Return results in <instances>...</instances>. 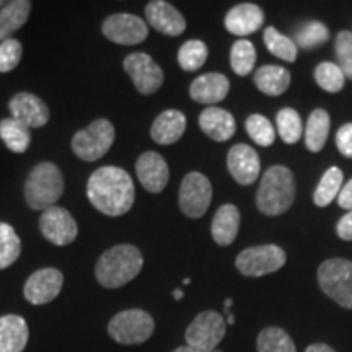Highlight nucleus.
<instances>
[{
    "instance_id": "f257e3e1",
    "label": "nucleus",
    "mask_w": 352,
    "mask_h": 352,
    "mask_svg": "<svg viewBox=\"0 0 352 352\" xmlns=\"http://www.w3.org/2000/svg\"><path fill=\"white\" fill-rule=\"evenodd\" d=\"M87 197L103 215L121 217L134 206V182L120 166H101L88 178Z\"/></svg>"
},
{
    "instance_id": "f03ea898",
    "label": "nucleus",
    "mask_w": 352,
    "mask_h": 352,
    "mask_svg": "<svg viewBox=\"0 0 352 352\" xmlns=\"http://www.w3.org/2000/svg\"><path fill=\"white\" fill-rule=\"evenodd\" d=\"M144 267V256L134 245H116L98 258L95 276L100 285L120 289L139 276Z\"/></svg>"
},
{
    "instance_id": "7ed1b4c3",
    "label": "nucleus",
    "mask_w": 352,
    "mask_h": 352,
    "mask_svg": "<svg viewBox=\"0 0 352 352\" xmlns=\"http://www.w3.org/2000/svg\"><path fill=\"white\" fill-rule=\"evenodd\" d=\"M296 201V178L287 166L274 165L266 170L256 191V208L261 214L276 217L292 208Z\"/></svg>"
},
{
    "instance_id": "20e7f679",
    "label": "nucleus",
    "mask_w": 352,
    "mask_h": 352,
    "mask_svg": "<svg viewBox=\"0 0 352 352\" xmlns=\"http://www.w3.org/2000/svg\"><path fill=\"white\" fill-rule=\"evenodd\" d=\"M64 195V176L59 166L51 162L38 164L30 171L25 183V199L30 209L46 210L56 206Z\"/></svg>"
},
{
    "instance_id": "39448f33",
    "label": "nucleus",
    "mask_w": 352,
    "mask_h": 352,
    "mask_svg": "<svg viewBox=\"0 0 352 352\" xmlns=\"http://www.w3.org/2000/svg\"><path fill=\"white\" fill-rule=\"evenodd\" d=\"M155 331L152 315L139 308H129L114 315L108 323V334L122 346H138L148 341Z\"/></svg>"
},
{
    "instance_id": "423d86ee",
    "label": "nucleus",
    "mask_w": 352,
    "mask_h": 352,
    "mask_svg": "<svg viewBox=\"0 0 352 352\" xmlns=\"http://www.w3.org/2000/svg\"><path fill=\"white\" fill-rule=\"evenodd\" d=\"M318 284L323 294L342 308L352 310V263L331 258L320 264Z\"/></svg>"
},
{
    "instance_id": "0eeeda50",
    "label": "nucleus",
    "mask_w": 352,
    "mask_h": 352,
    "mask_svg": "<svg viewBox=\"0 0 352 352\" xmlns=\"http://www.w3.org/2000/svg\"><path fill=\"white\" fill-rule=\"evenodd\" d=\"M116 138L111 121L100 118L72 138V151L83 162H96L108 153Z\"/></svg>"
},
{
    "instance_id": "6e6552de",
    "label": "nucleus",
    "mask_w": 352,
    "mask_h": 352,
    "mask_svg": "<svg viewBox=\"0 0 352 352\" xmlns=\"http://www.w3.org/2000/svg\"><path fill=\"white\" fill-rule=\"evenodd\" d=\"M287 254L277 245H259L246 248L235 259V267L246 277H261L279 271Z\"/></svg>"
},
{
    "instance_id": "1a4fd4ad",
    "label": "nucleus",
    "mask_w": 352,
    "mask_h": 352,
    "mask_svg": "<svg viewBox=\"0 0 352 352\" xmlns=\"http://www.w3.org/2000/svg\"><path fill=\"white\" fill-rule=\"evenodd\" d=\"M227 323L222 315L214 310L201 311L186 328L184 340L195 349L212 352L226 338Z\"/></svg>"
},
{
    "instance_id": "9d476101",
    "label": "nucleus",
    "mask_w": 352,
    "mask_h": 352,
    "mask_svg": "<svg viewBox=\"0 0 352 352\" xmlns=\"http://www.w3.org/2000/svg\"><path fill=\"white\" fill-rule=\"evenodd\" d=\"M212 201V184L208 176L199 171H191L183 178L179 186L178 206L189 219H201L208 212Z\"/></svg>"
},
{
    "instance_id": "9b49d317",
    "label": "nucleus",
    "mask_w": 352,
    "mask_h": 352,
    "mask_svg": "<svg viewBox=\"0 0 352 352\" xmlns=\"http://www.w3.org/2000/svg\"><path fill=\"white\" fill-rule=\"evenodd\" d=\"M140 95H152L164 85V70L145 52H132L122 63Z\"/></svg>"
},
{
    "instance_id": "f8f14e48",
    "label": "nucleus",
    "mask_w": 352,
    "mask_h": 352,
    "mask_svg": "<svg viewBox=\"0 0 352 352\" xmlns=\"http://www.w3.org/2000/svg\"><path fill=\"white\" fill-rule=\"evenodd\" d=\"M101 32L111 43L134 46L147 39L148 26L142 19L131 13H114L103 21Z\"/></svg>"
},
{
    "instance_id": "ddd939ff",
    "label": "nucleus",
    "mask_w": 352,
    "mask_h": 352,
    "mask_svg": "<svg viewBox=\"0 0 352 352\" xmlns=\"http://www.w3.org/2000/svg\"><path fill=\"white\" fill-rule=\"evenodd\" d=\"M39 230L47 241L56 246H67L76 241L78 227L76 219L67 209L52 206L46 209L39 217Z\"/></svg>"
},
{
    "instance_id": "4468645a",
    "label": "nucleus",
    "mask_w": 352,
    "mask_h": 352,
    "mask_svg": "<svg viewBox=\"0 0 352 352\" xmlns=\"http://www.w3.org/2000/svg\"><path fill=\"white\" fill-rule=\"evenodd\" d=\"M64 285V274L56 267H43L25 283L23 296L32 305H46L57 298Z\"/></svg>"
},
{
    "instance_id": "2eb2a0df",
    "label": "nucleus",
    "mask_w": 352,
    "mask_h": 352,
    "mask_svg": "<svg viewBox=\"0 0 352 352\" xmlns=\"http://www.w3.org/2000/svg\"><path fill=\"white\" fill-rule=\"evenodd\" d=\"M227 168L236 183L241 186H250L258 179L261 162L254 148L245 144H236L228 151Z\"/></svg>"
},
{
    "instance_id": "dca6fc26",
    "label": "nucleus",
    "mask_w": 352,
    "mask_h": 352,
    "mask_svg": "<svg viewBox=\"0 0 352 352\" xmlns=\"http://www.w3.org/2000/svg\"><path fill=\"white\" fill-rule=\"evenodd\" d=\"M13 120L20 121L28 129H38L47 124L50 121V108L41 98L28 91H20L8 103Z\"/></svg>"
},
{
    "instance_id": "f3484780",
    "label": "nucleus",
    "mask_w": 352,
    "mask_h": 352,
    "mask_svg": "<svg viewBox=\"0 0 352 352\" xmlns=\"http://www.w3.org/2000/svg\"><path fill=\"white\" fill-rule=\"evenodd\" d=\"M135 175L148 192L158 195L166 188L170 179L168 164L157 152H144L135 162Z\"/></svg>"
},
{
    "instance_id": "a211bd4d",
    "label": "nucleus",
    "mask_w": 352,
    "mask_h": 352,
    "mask_svg": "<svg viewBox=\"0 0 352 352\" xmlns=\"http://www.w3.org/2000/svg\"><path fill=\"white\" fill-rule=\"evenodd\" d=\"M148 25L166 36H179L186 30V20L176 8L164 0H152L145 7Z\"/></svg>"
},
{
    "instance_id": "6ab92c4d",
    "label": "nucleus",
    "mask_w": 352,
    "mask_h": 352,
    "mask_svg": "<svg viewBox=\"0 0 352 352\" xmlns=\"http://www.w3.org/2000/svg\"><path fill=\"white\" fill-rule=\"evenodd\" d=\"M226 28L235 36H248L256 33L264 23V12L256 3H240L226 15Z\"/></svg>"
},
{
    "instance_id": "aec40b11",
    "label": "nucleus",
    "mask_w": 352,
    "mask_h": 352,
    "mask_svg": "<svg viewBox=\"0 0 352 352\" xmlns=\"http://www.w3.org/2000/svg\"><path fill=\"white\" fill-rule=\"evenodd\" d=\"M228 90H230V82H228V78L223 76V74L210 72L204 74V76H199L191 83V87H189V95H191V98L195 100L196 103L212 107V104L227 98Z\"/></svg>"
},
{
    "instance_id": "412c9836",
    "label": "nucleus",
    "mask_w": 352,
    "mask_h": 352,
    "mask_svg": "<svg viewBox=\"0 0 352 352\" xmlns=\"http://www.w3.org/2000/svg\"><path fill=\"white\" fill-rule=\"evenodd\" d=\"M201 131L215 142H226L232 139L236 132L235 118L230 111L222 108L208 107L199 116Z\"/></svg>"
},
{
    "instance_id": "4be33fe9",
    "label": "nucleus",
    "mask_w": 352,
    "mask_h": 352,
    "mask_svg": "<svg viewBox=\"0 0 352 352\" xmlns=\"http://www.w3.org/2000/svg\"><path fill=\"white\" fill-rule=\"evenodd\" d=\"M186 131V116L178 109H166L153 121L151 138L160 145H171L178 142Z\"/></svg>"
},
{
    "instance_id": "5701e85b",
    "label": "nucleus",
    "mask_w": 352,
    "mask_h": 352,
    "mask_svg": "<svg viewBox=\"0 0 352 352\" xmlns=\"http://www.w3.org/2000/svg\"><path fill=\"white\" fill-rule=\"evenodd\" d=\"M240 228V210L233 204L220 206L215 212L212 223H210V233L219 246H228L235 241Z\"/></svg>"
},
{
    "instance_id": "b1692460",
    "label": "nucleus",
    "mask_w": 352,
    "mask_h": 352,
    "mask_svg": "<svg viewBox=\"0 0 352 352\" xmlns=\"http://www.w3.org/2000/svg\"><path fill=\"white\" fill-rule=\"evenodd\" d=\"M28 323L19 315L0 318V352H23L28 344Z\"/></svg>"
},
{
    "instance_id": "393cba45",
    "label": "nucleus",
    "mask_w": 352,
    "mask_h": 352,
    "mask_svg": "<svg viewBox=\"0 0 352 352\" xmlns=\"http://www.w3.org/2000/svg\"><path fill=\"white\" fill-rule=\"evenodd\" d=\"M32 7L28 0H13L0 8V43L10 39L28 21Z\"/></svg>"
},
{
    "instance_id": "a878e982",
    "label": "nucleus",
    "mask_w": 352,
    "mask_h": 352,
    "mask_svg": "<svg viewBox=\"0 0 352 352\" xmlns=\"http://www.w3.org/2000/svg\"><path fill=\"white\" fill-rule=\"evenodd\" d=\"M254 85L267 96H279L290 85V74L280 65H263L254 72Z\"/></svg>"
},
{
    "instance_id": "bb28decb",
    "label": "nucleus",
    "mask_w": 352,
    "mask_h": 352,
    "mask_svg": "<svg viewBox=\"0 0 352 352\" xmlns=\"http://www.w3.org/2000/svg\"><path fill=\"white\" fill-rule=\"evenodd\" d=\"M329 126H331V120L324 109H315L308 116L305 126V145L308 151L318 153L324 147L329 135Z\"/></svg>"
},
{
    "instance_id": "cd10ccee",
    "label": "nucleus",
    "mask_w": 352,
    "mask_h": 352,
    "mask_svg": "<svg viewBox=\"0 0 352 352\" xmlns=\"http://www.w3.org/2000/svg\"><path fill=\"white\" fill-rule=\"evenodd\" d=\"M0 138L7 145L8 151L15 153L26 152L32 144V132L25 124L13 120V118H6V120L0 121Z\"/></svg>"
},
{
    "instance_id": "c85d7f7f",
    "label": "nucleus",
    "mask_w": 352,
    "mask_h": 352,
    "mask_svg": "<svg viewBox=\"0 0 352 352\" xmlns=\"http://www.w3.org/2000/svg\"><path fill=\"white\" fill-rule=\"evenodd\" d=\"M342 188V171L338 166H331L321 176L318 186L314 192V202L318 208H327L336 199Z\"/></svg>"
},
{
    "instance_id": "c756f323",
    "label": "nucleus",
    "mask_w": 352,
    "mask_h": 352,
    "mask_svg": "<svg viewBox=\"0 0 352 352\" xmlns=\"http://www.w3.org/2000/svg\"><path fill=\"white\" fill-rule=\"evenodd\" d=\"M256 349L258 352H297L289 333L277 327L264 328L258 334Z\"/></svg>"
},
{
    "instance_id": "7c9ffc66",
    "label": "nucleus",
    "mask_w": 352,
    "mask_h": 352,
    "mask_svg": "<svg viewBox=\"0 0 352 352\" xmlns=\"http://www.w3.org/2000/svg\"><path fill=\"white\" fill-rule=\"evenodd\" d=\"M263 39L271 54H274L283 60H287V63H296L298 47L296 46L292 38L279 33L274 26H267V28L264 30Z\"/></svg>"
},
{
    "instance_id": "2f4dec72",
    "label": "nucleus",
    "mask_w": 352,
    "mask_h": 352,
    "mask_svg": "<svg viewBox=\"0 0 352 352\" xmlns=\"http://www.w3.org/2000/svg\"><path fill=\"white\" fill-rule=\"evenodd\" d=\"M256 64V50H254L253 43L248 39H239L233 43L230 50V65L233 72L236 76L245 77L254 70Z\"/></svg>"
},
{
    "instance_id": "473e14b6",
    "label": "nucleus",
    "mask_w": 352,
    "mask_h": 352,
    "mask_svg": "<svg viewBox=\"0 0 352 352\" xmlns=\"http://www.w3.org/2000/svg\"><path fill=\"white\" fill-rule=\"evenodd\" d=\"M329 39V30L327 25H323L321 21L310 20L302 23L297 28L296 38H294V43L296 46H300L302 50H315V47L321 46L323 43H327Z\"/></svg>"
},
{
    "instance_id": "72a5a7b5",
    "label": "nucleus",
    "mask_w": 352,
    "mask_h": 352,
    "mask_svg": "<svg viewBox=\"0 0 352 352\" xmlns=\"http://www.w3.org/2000/svg\"><path fill=\"white\" fill-rule=\"evenodd\" d=\"M209 56V50L199 39H189L179 47L178 64L184 72H196L206 64Z\"/></svg>"
},
{
    "instance_id": "f704fd0d",
    "label": "nucleus",
    "mask_w": 352,
    "mask_h": 352,
    "mask_svg": "<svg viewBox=\"0 0 352 352\" xmlns=\"http://www.w3.org/2000/svg\"><path fill=\"white\" fill-rule=\"evenodd\" d=\"M21 254V241L15 228L0 222V271L10 267Z\"/></svg>"
},
{
    "instance_id": "c9c22d12",
    "label": "nucleus",
    "mask_w": 352,
    "mask_h": 352,
    "mask_svg": "<svg viewBox=\"0 0 352 352\" xmlns=\"http://www.w3.org/2000/svg\"><path fill=\"white\" fill-rule=\"evenodd\" d=\"M277 132L285 144H297L303 134V122L300 114L292 108H284L276 118Z\"/></svg>"
},
{
    "instance_id": "e433bc0d",
    "label": "nucleus",
    "mask_w": 352,
    "mask_h": 352,
    "mask_svg": "<svg viewBox=\"0 0 352 352\" xmlns=\"http://www.w3.org/2000/svg\"><path fill=\"white\" fill-rule=\"evenodd\" d=\"M315 82L328 94H340L344 88L346 77L338 64L321 63L315 69Z\"/></svg>"
},
{
    "instance_id": "4c0bfd02",
    "label": "nucleus",
    "mask_w": 352,
    "mask_h": 352,
    "mask_svg": "<svg viewBox=\"0 0 352 352\" xmlns=\"http://www.w3.org/2000/svg\"><path fill=\"white\" fill-rule=\"evenodd\" d=\"M245 129L254 144L261 147H271L276 140V131L272 122L263 114H252L245 122Z\"/></svg>"
},
{
    "instance_id": "58836bf2",
    "label": "nucleus",
    "mask_w": 352,
    "mask_h": 352,
    "mask_svg": "<svg viewBox=\"0 0 352 352\" xmlns=\"http://www.w3.org/2000/svg\"><path fill=\"white\" fill-rule=\"evenodd\" d=\"M23 56V46L19 39L10 38L0 43V72H12L20 64Z\"/></svg>"
},
{
    "instance_id": "ea45409f",
    "label": "nucleus",
    "mask_w": 352,
    "mask_h": 352,
    "mask_svg": "<svg viewBox=\"0 0 352 352\" xmlns=\"http://www.w3.org/2000/svg\"><path fill=\"white\" fill-rule=\"evenodd\" d=\"M334 51H336L338 65L342 70L346 78L352 80V33L351 32H340L334 43Z\"/></svg>"
},
{
    "instance_id": "a19ab883",
    "label": "nucleus",
    "mask_w": 352,
    "mask_h": 352,
    "mask_svg": "<svg viewBox=\"0 0 352 352\" xmlns=\"http://www.w3.org/2000/svg\"><path fill=\"white\" fill-rule=\"evenodd\" d=\"M336 147L342 157L352 158V122H347L338 129Z\"/></svg>"
},
{
    "instance_id": "79ce46f5",
    "label": "nucleus",
    "mask_w": 352,
    "mask_h": 352,
    "mask_svg": "<svg viewBox=\"0 0 352 352\" xmlns=\"http://www.w3.org/2000/svg\"><path fill=\"white\" fill-rule=\"evenodd\" d=\"M336 233L341 240L352 241V210H349L346 215H342L340 222H338Z\"/></svg>"
},
{
    "instance_id": "37998d69",
    "label": "nucleus",
    "mask_w": 352,
    "mask_h": 352,
    "mask_svg": "<svg viewBox=\"0 0 352 352\" xmlns=\"http://www.w3.org/2000/svg\"><path fill=\"white\" fill-rule=\"evenodd\" d=\"M338 204H340L341 209L352 210V179L347 182L344 186L341 188L340 195H338Z\"/></svg>"
},
{
    "instance_id": "c03bdc74",
    "label": "nucleus",
    "mask_w": 352,
    "mask_h": 352,
    "mask_svg": "<svg viewBox=\"0 0 352 352\" xmlns=\"http://www.w3.org/2000/svg\"><path fill=\"white\" fill-rule=\"evenodd\" d=\"M305 352H336V351H334L331 346L321 344V342H318V344L308 346L307 349H305Z\"/></svg>"
},
{
    "instance_id": "a18cd8bd",
    "label": "nucleus",
    "mask_w": 352,
    "mask_h": 352,
    "mask_svg": "<svg viewBox=\"0 0 352 352\" xmlns=\"http://www.w3.org/2000/svg\"><path fill=\"white\" fill-rule=\"evenodd\" d=\"M173 352H204V351H199V349H195V347H191V346H179V347H176V349L173 351Z\"/></svg>"
},
{
    "instance_id": "49530a36",
    "label": "nucleus",
    "mask_w": 352,
    "mask_h": 352,
    "mask_svg": "<svg viewBox=\"0 0 352 352\" xmlns=\"http://www.w3.org/2000/svg\"><path fill=\"white\" fill-rule=\"evenodd\" d=\"M183 296H184V294H183L182 289H175V292H173V298H175V300H182Z\"/></svg>"
},
{
    "instance_id": "de8ad7c7",
    "label": "nucleus",
    "mask_w": 352,
    "mask_h": 352,
    "mask_svg": "<svg viewBox=\"0 0 352 352\" xmlns=\"http://www.w3.org/2000/svg\"><path fill=\"white\" fill-rule=\"evenodd\" d=\"M226 323H228V324H233V323H235V316H233L232 314H230V315H227Z\"/></svg>"
},
{
    "instance_id": "09e8293b",
    "label": "nucleus",
    "mask_w": 352,
    "mask_h": 352,
    "mask_svg": "<svg viewBox=\"0 0 352 352\" xmlns=\"http://www.w3.org/2000/svg\"><path fill=\"white\" fill-rule=\"evenodd\" d=\"M189 283H191V280H189V279H188V277H186V279H184V280H183V284H184V285H189Z\"/></svg>"
},
{
    "instance_id": "8fccbe9b",
    "label": "nucleus",
    "mask_w": 352,
    "mask_h": 352,
    "mask_svg": "<svg viewBox=\"0 0 352 352\" xmlns=\"http://www.w3.org/2000/svg\"><path fill=\"white\" fill-rule=\"evenodd\" d=\"M6 6V2H2V0H0V7H3Z\"/></svg>"
},
{
    "instance_id": "3c124183",
    "label": "nucleus",
    "mask_w": 352,
    "mask_h": 352,
    "mask_svg": "<svg viewBox=\"0 0 352 352\" xmlns=\"http://www.w3.org/2000/svg\"><path fill=\"white\" fill-rule=\"evenodd\" d=\"M212 352H222V351H219V349H214Z\"/></svg>"
}]
</instances>
